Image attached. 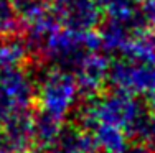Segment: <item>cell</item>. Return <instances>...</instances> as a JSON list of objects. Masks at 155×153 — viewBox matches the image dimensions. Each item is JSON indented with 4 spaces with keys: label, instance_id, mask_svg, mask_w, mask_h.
Returning <instances> with one entry per match:
<instances>
[{
    "label": "cell",
    "instance_id": "6da1fadb",
    "mask_svg": "<svg viewBox=\"0 0 155 153\" xmlns=\"http://www.w3.org/2000/svg\"><path fill=\"white\" fill-rule=\"evenodd\" d=\"M143 105L135 96L117 89L99 92L89 96V99L78 107V127L83 130H91L97 123H109L127 130L130 122L140 112Z\"/></svg>",
    "mask_w": 155,
    "mask_h": 153
},
{
    "label": "cell",
    "instance_id": "7a4b0ae2",
    "mask_svg": "<svg viewBox=\"0 0 155 153\" xmlns=\"http://www.w3.org/2000/svg\"><path fill=\"white\" fill-rule=\"evenodd\" d=\"M81 87L74 74L64 69H48L36 84V102L40 110L64 120L79 107Z\"/></svg>",
    "mask_w": 155,
    "mask_h": 153
},
{
    "label": "cell",
    "instance_id": "3957f363",
    "mask_svg": "<svg viewBox=\"0 0 155 153\" xmlns=\"http://www.w3.org/2000/svg\"><path fill=\"white\" fill-rule=\"evenodd\" d=\"M89 51H101L96 31L79 33L60 25L45 40L38 59L45 61L54 69L73 72L81 58Z\"/></svg>",
    "mask_w": 155,
    "mask_h": 153
},
{
    "label": "cell",
    "instance_id": "277c9868",
    "mask_svg": "<svg viewBox=\"0 0 155 153\" xmlns=\"http://www.w3.org/2000/svg\"><path fill=\"white\" fill-rule=\"evenodd\" d=\"M109 84L130 96H150L155 91V61L119 56L110 63Z\"/></svg>",
    "mask_w": 155,
    "mask_h": 153
},
{
    "label": "cell",
    "instance_id": "5b68a950",
    "mask_svg": "<svg viewBox=\"0 0 155 153\" xmlns=\"http://www.w3.org/2000/svg\"><path fill=\"white\" fill-rule=\"evenodd\" d=\"M36 84L25 64L0 68V100L8 112L30 110L36 100Z\"/></svg>",
    "mask_w": 155,
    "mask_h": 153
},
{
    "label": "cell",
    "instance_id": "8992f818",
    "mask_svg": "<svg viewBox=\"0 0 155 153\" xmlns=\"http://www.w3.org/2000/svg\"><path fill=\"white\" fill-rule=\"evenodd\" d=\"M54 10L61 27L73 31L89 33L101 25L102 10L97 0H56Z\"/></svg>",
    "mask_w": 155,
    "mask_h": 153
},
{
    "label": "cell",
    "instance_id": "52a82bcc",
    "mask_svg": "<svg viewBox=\"0 0 155 153\" xmlns=\"http://www.w3.org/2000/svg\"><path fill=\"white\" fill-rule=\"evenodd\" d=\"M109 69L110 61L107 54L102 51H89L76 64L73 74L81 87V92L94 96L101 92L109 82Z\"/></svg>",
    "mask_w": 155,
    "mask_h": 153
},
{
    "label": "cell",
    "instance_id": "ba28073f",
    "mask_svg": "<svg viewBox=\"0 0 155 153\" xmlns=\"http://www.w3.org/2000/svg\"><path fill=\"white\" fill-rule=\"evenodd\" d=\"M145 27H149V25L140 23V21L106 18L104 21H101L97 31H96L99 40V49L106 54H122L132 36Z\"/></svg>",
    "mask_w": 155,
    "mask_h": 153
},
{
    "label": "cell",
    "instance_id": "9c48e42d",
    "mask_svg": "<svg viewBox=\"0 0 155 153\" xmlns=\"http://www.w3.org/2000/svg\"><path fill=\"white\" fill-rule=\"evenodd\" d=\"M63 130L64 125L61 119L53 117L43 110L33 114V143L38 148L50 151L60 140Z\"/></svg>",
    "mask_w": 155,
    "mask_h": 153
},
{
    "label": "cell",
    "instance_id": "30bf717a",
    "mask_svg": "<svg viewBox=\"0 0 155 153\" xmlns=\"http://www.w3.org/2000/svg\"><path fill=\"white\" fill-rule=\"evenodd\" d=\"M86 132L91 133L96 150L101 153H122L130 140L124 129L109 123H97Z\"/></svg>",
    "mask_w": 155,
    "mask_h": 153
},
{
    "label": "cell",
    "instance_id": "8fae6325",
    "mask_svg": "<svg viewBox=\"0 0 155 153\" xmlns=\"http://www.w3.org/2000/svg\"><path fill=\"white\" fill-rule=\"evenodd\" d=\"M96 145L89 132L81 127H64L60 140L48 153H96Z\"/></svg>",
    "mask_w": 155,
    "mask_h": 153
},
{
    "label": "cell",
    "instance_id": "7c38bea8",
    "mask_svg": "<svg viewBox=\"0 0 155 153\" xmlns=\"http://www.w3.org/2000/svg\"><path fill=\"white\" fill-rule=\"evenodd\" d=\"M120 56L137 61H155V28L145 27L139 30Z\"/></svg>",
    "mask_w": 155,
    "mask_h": 153
},
{
    "label": "cell",
    "instance_id": "4fadbf2b",
    "mask_svg": "<svg viewBox=\"0 0 155 153\" xmlns=\"http://www.w3.org/2000/svg\"><path fill=\"white\" fill-rule=\"evenodd\" d=\"M125 132L134 142L155 148V114L149 107H142Z\"/></svg>",
    "mask_w": 155,
    "mask_h": 153
},
{
    "label": "cell",
    "instance_id": "5bb4252c",
    "mask_svg": "<svg viewBox=\"0 0 155 153\" xmlns=\"http://www.w3.org/2000/svg\"><path fill=\"white\" fill-rule=\"evenodd\" d=\"M97 3L106 18H119V20L145 23L142 13H140L139 3L134 0H97Z\"/></svg>",
    "mask_w": 155,
    "mask_h": 153
},
{
    "label": "cell",
    "instance_id": "9a60e30c",
    "mask_svg": "<svg viewBox=\"0 0 155 153\" xmlns=\"http://www.w3.org/2000/svg\"><path fill=\"white\" fill-rule=\"evenodd\" d=\"M21 33V18L13 0H0V36L8 38Z\"/></svg>",
    "mask_w": 155,
    "mask_h": 153
},
{
    "label": "cell",
    "instance_id": "2e32d148",
    "mask_svg": "<svg viewBox=\"0 0 155 153\" xmlns=\"http://www.w3.org/2000/svg\"><path fill=\"white\" fill-rule=\"evenodd\" d=\"M140 13L149 27H155V0H142L139 3Z\"/></svg>",
    "mask_w": 155,
    "mask_h": 153
},
{
    "label": "cell",
    "instance_id": "e0dca14e",
    "mask_svg": "<svg viewBox=\"0 0 155 153\" xmlns=\"http://www.w3.org/2000/svg\"><path fill=\"white\" fill-rule=\"evenodd\" d=\"M122 153H155V148L149 147L145 143H140V142H132L127 145V148Z\"/></svg>",
    "mask_w": 155,
    "mask_h": 153
},
{
    "label": "cell",
    "instance_id": "ac0fdd59",
    "mask_svg": "<svg viewBox=\"0 0 155 153\" xmlns=\"http://www.w3.org/2000/svg\"><path fill=\"white\" fill-rule=\"evenodd\" d=\"M147 107H149L150 110H152L153 114H155V91L149 96V100H147Z\"/></svg>",
    "mask_w": 155,
    "mask_h": 153
},
{
    "label": "cell",
    "instance_id": "d6986e66",
    "mask_svg": "<svg viewBox=\"0 0 155 153\" xmlns=\"http://www.w3.org/2000/svg\"><path fill=\"white\" fill-rule=\"evenodd\" d=\"M8 114H10V112L7 110V107H5V105H3V104H2V100H0V125H2L3 119H5V117H7V115H8Z\"/></svg>",
    "mask_w": 155,
    "mask_h": 153
},
{
    "label": "cell",
    "instance_id": "ffe728a7",
    "mask_svg": "<svg viewBox=\"0 0 155 153\" xmlns=\"http://www.w3.org/2000/svg\"><path fill=\"white\" fill-rule=\"evenodd\" d=\"M25 153H48L46 150H41V148H35V150H28V151H25Z\"/></svg>",
    "mask_w": 155,
    "mask_h": 153
},
{
    "label": "cell",
    "instance_id": "44dd1931",
    "mask_svg": "<svg viewBox=\"0 0 155 153\" xmlns=\"http://www.w3.org/2000/svg\"><path fill=\"white\" fill-rule=\"evenodd\" d=\"M2 51H3V40L0 36V68H2Z\"/></svg>",
    "mask_w": 155,
    "mask_h": 153
}]
</instances>
